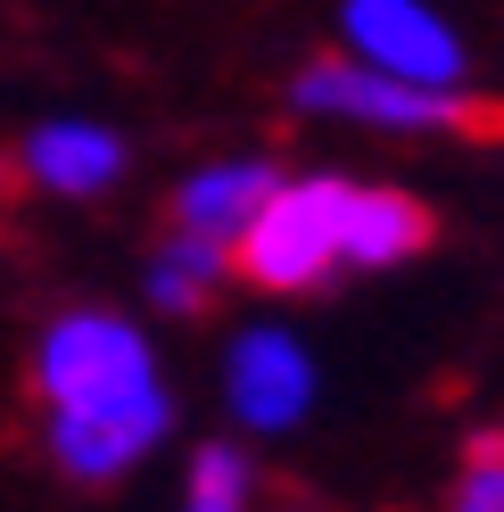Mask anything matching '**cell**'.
<instances>
[{
  "label": "cell",
  "instance_id": "cell-1",
  "mask_svg": "<svg viewBox=\"0 0 504 512\" xmlns=\"http://www.w3.org/2000/svg\"><path fill=\"white\" fill-rule=\"evenodd\" d=\"M339 207H348V182L339 174H306V182H273L265 207L232 232L224 265L248 290L273 298H306L339 273Z\"/></svg>",
  "mask_w": 504,
  "mask_h": 512
},
{
  "label": "cell",
  "instance_id": "cell-2",
  "mask_svg": "<svg viewBox=\"0 0 504 512\" xmlns=\"http://www.w3.org/2000/svg\"><path fill=\"white\" fill-rule=\"evenodd\" d=\"M290 100L314 116H348V124H381V133H463L488 141L496 108L463 100V91H430V83H397L381 67H356V58H306Z\"/></svg>",
  "mask_w": 504,
  "mask_h": 512
},
{
  "label": "cell",
  "instance_id": "cell-3",
  "mask_svg": "<svg viewBox=\"0 0 504 512\" xmlns=\"http://www.w3.org/2000/svg\"><path fill=\"white\" fill-rule=\"evenodd\" d=\"M157 364H149V339L108 306H75L58 314L34 347V397L42 413H67V405H100L124 389H149Z\"/></svg>",
  "mask_w": 504,
  "mask_h": 512
},
{
  "label": "cell",
  "instance_id": "cell-4",
  "mask_svg": "<svg viewBox=\"0 0 504 512\" xmlns=\"http://www.w3.org/2000/svg\"><path fill=\"white\" fill-rule=\"evenodd\" d=\"M174 430V397L166 380H149V389H124V397H100V405H67L50 413L42 438H50V463L75 479V488H108L124 479L157 438Z\"/></svg>",
  "mask_w": 504,
  "mask_h": 512
},
{
  "label": "cell",
  "instance_id": "cell-5",
  "mask_svg": "<svg viewBox=\"0 0 504 512\" xmlns=\"http://www.w3.org/2000/svg\"><path fill=\"white\" fill-rule=\"evenodd\" d=\"M224 405H232V422L257 430V438L298 430L314 413V356L290 331H265V323L240 331L232 356H224Z\"/></svg>",
  "mask_w": 504,
  "mask_h": 512
},
{
  "label": "cell",
  "instance_id": "cell-6",
  "mask_svg": "<svg viewBox=\"0 0 504 512\" xmlns=\"http://www.w3.org/2000/svg\"><path fill=\"white\" fill-rule=\"evenodd\" d=\"M348 42L397 83H430V91L463 83V42L422 0H348Z\"/></svg>",
  "mask_w": 504,
  "mask_h": 512
},
{
  "label": "cell",
  "instance_id": "cell-7",
  "mask_svg": "<svg viewBox=\"0 0 504 512\" xmlns=\"http://www.w3.org/2000/svg\"><path fill=\"white\" fill-rule=\"evenodd\" d=\"M438 232V215L422 199H405L389 182H348V207H339V265H405V256H422Z\"/></svg>",
  "mask_w": 504,
  "mask_h": 512
},
{
  "label": "cell",
  "instance_id": "cell-8",
  "mask_svg": "<svg viewBox=\"0 0 504 512\" xmlns=\"http://www.w3.org/2000/svg\"><path fill=\"white\" fill-rule=\"evenodd\" d=\"M281 174L265 166V157H232V166H207L174 190V232H191V240H215V248H232V232L248 215L265 207V190Z\"/></svg>",
  "mask_w": 504,
  "mask_h": 512
},
{
  "label": "cell",
  "instance_id": "cell-9",
  "mask_svg": "<svg viewBox=\"0 0 504 512\" xmlns=\"http://www.w3.org/2000/svg\"><path fill=\"white\" fill-rule=\"evenodd\" d=\"M25 174L58 190V199H91V190H108L124 174V141L100 133V124H42L25 141Z\"/></svg>",
  "mask_w": 504,
  "mask_h": 512
},
{
  "label": "cell",
  "instance_id": "cell-10",
  "mask_svg": "<svg viewBox=\"0 0 504 512\" xmlns=\"http://www.w3.org/2000/svg\"><path fill=\"white\" fill-rule=\"evenodd\" d=\"M224 248L215 240H191V232H174L166 248H157V265H149V298L166 306V314H207L215 290H224Z\"/></svg>",
  "mask_w": 504,
  "mask_h": 512
},
{
  "label": "cell",
  "instance_id": "cell-11",
  "mask_svg": "<svg viewBox=\"0 0 504 512\" xmlns=\"http://www.w3.org/2000/svg\"><path fill=\"white\" fill-rule=\"evenodd\" d=\"M248 504H257V463L240 446L207 438L191 455V479H182V512H248Z\"/></svg>",
  "mask_w": 504,
  "mask_h": 512
},
{
  "label": "cell",
  "instance_id": "cell-12",
  "mask_svg": "<svg viewBox=\"0 0 504 512\" xmlns=\"http://www.w3.org/2000/svg\"><path fill=\"white\" fill-rule=\"evenodd\" d=\"M447 512H504V446H496V430H471L463 471L447 488Z\"/></svg>",
  "mask_w": 504,
  "mask_h": 512
},
{
  "label": "cell",
  "instance_id": "cell-13",
  "mask_svg": "<svg viewBox=\"0 0 504 512\" xmlns=\"http://www.w3.org/2000/svg\"><path fill=\"white\" fill-rule=\"evenodd\" d=\"M281 512H290V504H281Z\"/></svg>",
  "mask_w": 504,
  "mask_h": 512
}]
</instances>
